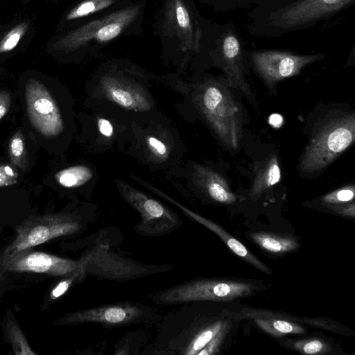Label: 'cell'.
I'll return each instance as SVG.
<instances>
[{
  "instance_id": "cell-1",
  "label": "cell",
  "mask_w": 355,
  "mask_h": 355,
  "mask_svg": "<svg viewBox=\"0 0 355 355\" xmlns=\"http://www.w3.org/2000/svg\"><path fill=\"white\" fill-rule=\"evenodd\" d=\"M355 0H275L250 10V34L277 38L327 21L352 6Z\"/></svg>"
},
{
  "instance_id": "cell-2",
  "label": "cell",
  "mask_w": 355,
  "mask_h": 355,
  "mask_svg": "<svg viewBox=\"0 0 355 355\" xmlns=\"http://www.w3.org/2000/svg\"><path fill=\"white\" fill-rule=\"evenodd\" d=\"M309 130L300 156L298 170L304 176L316 175L326 169L354 141L355 113L344 106L322 109Z\"/></svg>"
},
{
  "instance_id": "cell-3",
  "label": "cell",
  "mask_w": 355,
  "mask_h": 355,
  "mask_svg": "<svg viewBox=\"0 0 355 355\" xmlns=\"http://www.w3.org/2000/svg\"><path fill=\"white\" fill-rule=\"evenodd\" d=\"M227 85L225 78L207 80L199 87L197 103L223 145L234 150L243 135V115Z\"/></svg>"
},
{
  "instance_id": "cell-4",
  "label": "cell",
  "mask_w": 355,
  "mask_h": 355,
  "mask_svg": "<svg viewBox=\"0 0 355 355\" xmlns=\"http://www.w3.org/2000/svg\"><path fill=\"white\" fill-rule=\"evenodd\" d=\"M208 52L213 64L224 73L228 86L240 91L257 108L247 80L249 64L242 38L232 21L215 26Z\"/></svg>"
},
{
  "instance_id": "cell-5",
  "label": "cell",
  "mask_w": 355,
  "mask_h": 355,
  "mask_svg": "<svg viewBox=\"0 0 355 355\" xmlns=\"http://www.w3.org/2000/svg\"><path fill=\"white\" fill-rule=\"evenodd\" d=\"M256 286L248 282L195 279L153 293L151 301L161 306L180 305L206 301H230L252 293Z\"/></svg>"
},
{
  "instance_id": "cell-6",
  "label": "cell",
  "mask_w": 355,
  "mask_h": 355,
  "mask_svg": "<svg viewBox=\"0 0 355 355\" xmlns=\"http://www.w3.org/2000/svg\"><path fill=\"white\" fill-rule=\"evenodd\" d=\"M162 317L152 306L126 301L71 312L53 323L56 325L96 323L105 328H118L137 324H157Z\"/></svg>"
},
{
  "instance_id": "cell-7",
  "label": "cell",
  "mask_w": 355,
  "mask_h": 355,
  "mask_svg": "<svg viewBox=\"0 0 355 355\" xmlns=\"http://www.w3.org/2000/svg\"><path fill=\"white\" fill-rule=\"evenodd\" d=\"M80 215L71 213L32 216L16 228V236L2 254H10L44 243L50 240L80 233L87 229Z\"/></svg>"
},
{
  "instance_id": "cell-8",
  "label": "cell",
  "mask_w": 355,
  "mask_h": 355,
  "mask_svg": "<svg viewBox=\"0 0 355 355\" xmlns=\"http://www.w3.org/2000/svg\"><path fill=\"white\" fill-rule=\"evenodd\" d=\"M245 54L249 67L270 91L279 82L326 57L322 53L300 54L284 49H246Z\"/></svg>"
},
{
  "instance_id": "cell-9",
  "label": "cell",
  "mask_w": 355,
  "mask_h": 355,
  "mask_svg": "<svg viewBox=\"0 0 355 355\" xmlns=\"http://www.w3.org/2000/svg\"><path fill=\"white\" fill-rule=\"evenodd\" d=\"M116 185L123 198L139 214L141 220L135 226L138 234L159 237L183 225L180 215L155 198L120 180Z\"/></svg>"
},
{
  "instance_id": "cell-10",
  "label": "cell",
  "mask_w": 355,
  "mask_h": 355,
  "mask_svg": "<svg viewBox=\"0 0 355 355\" xmlns=\"http://www.w3.org/2000/svg\"><path fill=\"white\" fill-rule=\"evenodd\" d=\"M107 241L97 243L91 248L92 254L85 266L87 275H92L97 278L123 282L168 271L172 268L166 264H142L109 252L110 245L105 243Z\"/></svg>"
},
{
  "instance_id": "cell-11",
  "label": "cell",
  "mask_w": 355,
  "mask_h": 355,
  "mask_svg": "<svg viewBox=\"0 0 355 355\" xmlns=\"http://www.w3.org/2000/svg\"><path fill=\"white\" fill-rule=\"evenodd\" d=\"M139 13L138 6H129L94 19L64 35L55 44L54 48L62 51H73L89 42L103 43L118 37L135 19Z\"/></svg>"
},
{
  "instance_id": "cell-12",
  "label": "cell",
  "mask_w": 355,
  "mask_h": 355,
  "mask_svg": "<svg viewBox=\"0 0 355 355\" xmlns=\"http://www.w3.org/2000/svg\"><path fill=\"white\" fill-rule=\"evenodd\" d=\"M25 100L29 120L39 132L48 138L62 132L64 123L60 112L44 85L35 78L28 80Z\"/></svg>"
},
{
  "instance_id": "cell-13",
  "label": "cell",
  "mask_w": 355,
  "mask_h": 355,
  "mask_svg": "<svg viewBox=\"0 0 355 355\" xmlns=\"http://www.w3.org/2000/svg\"><path fill=\"white\" fill-rule=\"evenodd\" d=\"M30 250L10 254H1V268L9 272L42 273L63 277L74 272L82 261L81 258L73 260Z\"/></svg>"
},
{
  "instance_id": "cell-14",
  "label": "cell",
  "mask_w": 355,
  "mask_h": 355,
  "mask_svg": "<svg viewBox=\"0 0 355 355\" xmlns=\"http://www.w3.org/2000/svg\"><path fill=\"white\" fill-rule=\"evenodd\" d=\"M167 19L183 48L199 52L204 40L203 28L182 0H171Z\"/></svg>"
},
{
  "instance_id": "cell-15",
  "label": "cell",
  "mask_w": 355,
  "mask_h": 355,
  "mask_svg": "<svg viewBox=\"0 0 355 355\" xmlns=\"http://www.w3.org/2000/svg\"><path fill=\"white\" fill-rule=\"evenodd\" d=\"M145 187H147L149 190L159 195L162 198L166 199V200L171 202L172 204L175 205L180 209H181L183 213L187 214L192 219L195 220L196 221L203 225L204 226L214 232L224 241V243L236 254L244 259L248 262L253 265L254 267L257 268L260 270H262L263 272L267 274L271 273L270 269L266 265H264L256 257H254L252 253H250L243 244H242L239 241H238L234 237L231 236L222 227L214 223L213 221L209 220L198 215V214L191 211L190 209L185 207L182 205L180 204L175 200L172 199L171 197L164 193L159 189H157L153 186L146 183Z\"/></svg>"
},
{
  "instance_id": "cell-16",
  "label": "cell",
  "mask_w": 355,
  "mask_h": 355,
  "mask_svg": "<svg viewBox=\"0 0 355 355\" xmlns=\"http://www.w3.org/2000/svg\"><path fill=\"white\" fill-rule=\"evenodd\" d=\"M103 88L106 96L122 107L145 110L149 103L144 93L134 85L125 80L107 77L103 80Z\"/></svg>"
},
{
  "instance_id": "cell-17",
  "label": "cell",
  "mask_w": 355,
  "mask_h": 355,
  "mask_svg": "<svg viewBox=\"0 0 355 355\" xmlns=\"http://www.w3.org/2000/svg\"><path fill=\"white\" fill-rule=\"evenodd\" d=\"M195 175L198 185L213 200L224 204L236 202V196L231 191L227 182L216 171L198 166Z\"/></svg>"
},
{
  "instance_id": "cell-18",
  "label": "cell",
  "mask_w": 355,
  "mask_h": 355,
  "mask_svg": "<svg viewBox=\"0 0 355 355\" xmlns=\"http://www.w3.org/2000/svg\"><path fill=\"white\" fill-rule=\"evenodd\" d=\"M255 175L250 190V196L256 199L270 191L281 180V168L275 153L270 154L255 166Z\"/></svg>"
},
{
  "instance_id": "cell-19",
  "label": "cell",
  "mask_w": 355,
  "mask_h": 355,
  "mask_svg": "<svg viewBox=\"0 0 355 355\" xmlns=\"http://www.w3.org/2000/svg\"><path fill=\"white\" fill-rule=\"evenodd\" d=\"M252 239L261 248L273 253H285L295 250L299 244L296 239L268 232H255Z\"/></svg>"
},
{
  "instance_id": "cell-20",
  "label": "cell",
  "mask_w": 355,
  "mask_h": 355,
  "mask_svg": "<svg viewBox=\"0 0 355 355\" xmlns=\"http://www.w3.org/2000/svg\"><path fill=\"white\" fill-rule=\"evenodd\" d=\"M92 175V171L89 167L76 165L58 171L55 174V178L64 187L75 188L85 184Z\"/></svg>"
},
{
  "instance_id": "cell-21",
  "label": "cell",
  "mask_w": 355,
  "mask_h": 355,
  "mask_svg": "<svg viewBox=\"0 0 355 355\" xmlns=\"http://www.w3.org/2000/svg\"><path fill=\"white\" fill-rule=\"evenodd\" d=\"M8 155L11 164L26 171L28 165L24 135L18 130L11 137L8 144Z\"/></svg>"
},
{
  "instance_id": "cell-22",
  "label": "cell",
  "mask_w": 355,
  "mask_h": 355,
  "mask_svg": "<svg viewBox=\"0 0 355 355\" xmlns=\"http://www.w3.org/2000/svg\"><path fill=\"white\" fill-rule=\"evenodd\" d=\"M6 334L15 354H37L30 347L22 330L15 320L9 319L7 321Z\"/></svg>"
},
{
  "instance_id": "cell-23",
  "label": "cell",
  "mask_w": 355,
  "mask_h": 355,
  "mask_svg": "<svg viewBox=\"0 0 355 355\" xmlns=\"http://www.w3.org/2000/svg\"><path fill=\"white\" fill-rule=\"evenodd\" d=\"M115 0H84L71 9L66 16L68 21L87 17L110 7Z\"/></svg>"
},
{
  "instance_id": "cell-24",
  "label": "cell",
  "mask_w": 355,
  "mask_h": 355,
  "mask_svg": "<svg viewBox=\"0 0 355 355\" xmlns=\"http://www.w3.org/2000/svg\"><path fill=\"white\" fill-rule=\"evenodd\" d=\"M256 323L266 331L275 336L286 334H304V329L289 321L284 320H256Z\"/></svg>"
},
{
  "instance_id": "cell-25",
  "label": "cell",
  "mask_w": 355,
  "mask_h": 355,
  "mask_svg": "<svg viewBox=\"0 0 355 355\" xmlns=\"http://www.w3.org/2000/svg\"><path fill=\"white\" fill-rule=\"evenodd\" d=\"M275 0H206L216 10L226 12L237 9L252 8Z\"/></svg>"
},
{
  "instance_id": "cell-26",
  "label": "cell",
  "mask_w": 355,
  "mask_h": 355,
  "mask_svg": "<svg viewBox=\"0 0 355 355\" xmlns=\"http://www.w3.org/2000/svg\"><path fill=\"white\" fill-rule=\"evenodd\" d=\"M29 23L23 21L11 29L0 41V53L12 51L26 33Z\"/></svg>"
},
{
  "instance_id": "cell-27",
  "label": "cell",
  "mask_w": 355,
  "mask_h": 355,
  "mask_svg": "<svg viewBox=\"0 0 355 355\" xmlns=\"http://www.w3.org/2000/svg\"><path fill=\"white\" fill-rule=\"evenodd\" d=\"M354 198V186L347 185L328 193L321 198L327 205H338L352 201Z\"/></svg>"
},
{
  "instance_id": "cell-28",
  "label": "cell",
  "mask_w": 355,
  "mask_h": 355,
  "mask_svg": "<svg viewBox=\"0 0 355 355\" xmlns=\"http://www.w3.org/2000/svg\"><path fill=\"white\" fill-rule=\"evenodd\" d=\"M295 347L302 352L309 354L321 353L328 349V345L319 340L301 341L296 343Z\"/></svg>"
},
{
  "instance_id": "cell-29",
  "label": "cell",
  "mask_w": 355,
  "mask_h": 355,
  "mask_svg": "<svg viewBox=\"0 0 355 355\" xmlns=\"http://www.w3.org/2000/svg\"><path fill=\"white\" fill-rule=\"evenodd\" d=\"M146 143L148 150L155 157L164 159L168 156V148L160 139L153 136H149L146 138Z\"/></svg>"
},
{
  "instance_id": "cell-30",
  "label": "cell",
  "mask_w": 355,
  "mask_h": 355,
  "mask_svg": "<svg viewBox=\"0 0 355 355\" xmlns=\"http://www.w3.org/2000/svg\"><path fill=\"white\" fill-rule=\"evenodd\" d=\"M76 283H77L76 279L72 273L63 277V279L51 291L50 299L53 300L63 295Z\"/></svg>"
},
{
  "instance_id": "cell-31",
  "label": "cell",
  "mask_w": 355,
  "mask_h": 355,
  "mask_svg": "<svg viewBox=\"0 0 355 355\" xmlns=\"http://www.w3.org/2000/svg\"><path fill=\"white\" fill-rule=\"evenodd\" d=\"M225 331V326L217 333V334L204 347L197 355H211L216 354L222 343Z\"/></svg>"
},
{
  "instance_id": "cell-32",
  "label": "cell",
  "mask_w": 355,
  "mask_h": 355,
  "mask_svg": "<svg viewBox=\"0 0 355 355\" xmlns=\"http://www.w3.org/2000/svg\"><path fill=\"white\" fill-rule=\"evenodd\" d=\"M17 173L7 165H0V187H7L17 182Z\"/></svg>"
},
{
  "instance_id": "cell-33",
  "label": "cell",
  "mask_w": 355,
  "mask_h": 355,
  "mask_svg": "<svg viewBox=\"0 0 355 355\" xmlns=\"http://www.w3.org/2000/svg\"><path fill=\"white\" fill-rule=\"evenodd\" d=\"M327 206L335 212L340 214L354 217V202H352L349 204H338V205H327Z\"/></svg>"
},
{
  "instance_id": "cell-34",
  "label": "cell",
  "mask_w": 355,
  "mask_h": 355,
  "mask_svg": "<svg viewBox=\"0 0 355 355\" xmlns=\"http://www.w3.org/2000/svg\"><path fill=\"white\" fill-rule=\"evenodd\" d=\"M97 127L99 132L106 137H110L113 135L114 128L112 123L106 119L100 118L97 122Z\"/></svg>"
},
{
  "instance_id": "cell-35",
  "label": "cell",
  "mask_w": 355,
  "mask_h": 355,
  "mask_svg": "<svg viewBox=\"0 0 355 355\" xmlns=\"http://www.w3.org/2000/svg\"><path fill=\"white\" fill-rule=\"evenodd\" d=\"M10 96L6 91L0 92V121L7 114L10 106Z\"/></svg>"
},
{
  "instance_id": "cell-36",
  "label": "cell",
  "mask_w": 355,
  "mask_h": 355,
  "mask_svg": "<svg viewBox=\"0 0 355 355\" xmlns=\"http://www.w3.org/2000/svg\"><path fill=\"white\" fill-rule=\"evenodd\" d=\"M24 1H28V0H24Z\"/></svg>"
}]
</instances>
